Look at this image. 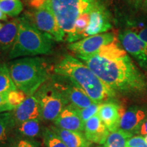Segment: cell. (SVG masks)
Returning a JSON list of instances; mask_svg holds the SVG:
<instances>
[{"label": "cell", "mask_w": 147, "mask_h": 147, "mask_svg": "<svg viewBox=\"0 0 147 147\" xmlns=\"http://www.w3.org/2000/svg\"><path fill=\"white\" fill-rule=\"evenodd\" d=\"M76 57L87 65L113 91L127 95H142L147 90L146 77L119 45L118 40L96 53Z\"/></svg>", "instance_id": "cell-1"}, {"label": "cell", "mask_w": 147, "mask_h": 147, "mask_svg": "<svg viewBox=\"0 0 147 147\" xmlns=\"http://www.w3.org/2000/svg\"><path fill=\"white\" fill-rule=\"evenodd\" d=\"M56 74L68 78L85 92L96 104L115 97L116 92L104 83L81 60L65 55L54 67Z\"/></svg>", "instance_id": "cell-2"}, {"label": "cell", "mask_w": 147, "mask_h": 147, "mask_svg": "<svg viewBox=\"0 0 147 147\" xmlns=\"http://www.w3.org/2000/svg\"><path fill=\"white\" fill-rule=\"evenodd\" d=\"M7 65L17 89L27 96L34 95L49 79L47 63L38 57L17 59L9 62Z\"/></svg>", "instance_id": "cell-3"}, {"label": "cell", "mask_w": 147, "mask_h": 147, "mask_svg": "<svg viewBox=\"0 0 147 147\" xmlns=\"http://www.w3.org/2000/svg\"><path fill=\"white\" fill-rule=\"evenodd\" d=\"M53 40L38 30L28 18H19L17 36L8 57L12 59L50 53L53 49Z\"/></svg>", "instance_id": "cell-4"}, {"label": "cell", "mask_w": 147, "mask_h": 147, "mask_svg": "<svg viewBox=\"0 0 147 147\" xmlns=\"http://www.w3.org/2000/svg\"><path fill=\"white\" fill-rule=\"evenodd\" d=\"M49 8L65 34L72 32L76 20L102 5L100 0H47Z\"/></svg>", "instance_id": "cell-5"}, {"label": "cell", "mask_w": 147, "mask_h": 147, "mask_svg": "<svg viewBox=\"0 0 147 147\" xmlns=\"http://www.w3.org/2000/svg\"><path fill=\"white\" fill-rule=\"evenodd\" d=\"M39 102L41 119L55 121L62 110L69 104L68 101L51 82H46L34 94Z\"/></svg>", "instance_id": "cell-6"}, {"label": "cell", "mask_w": 147, "mask_h": 147, "mask_svg": "<svg viewBox=\"0 0 147 147\" xmlns=\"http://www.w3.org/2000/svg\"><path fill=\"white\" fill-rule=\"evenodd\" d=\"M38 30L44 33L51 39L57 42H62L65 32L60 27L57 20L47 3L36 8L28 18Z\"/></svg>", "instance_id": "cell-7"}, {"label": "cell", "mask_w": 147, "mask_h": 147, "mask_svg": "<svg viewBox=\"0 0 147 147\" xmlns=\"http://www.w3.org/2000/svg\"><path fill=\"white\" fill-rule=\"evenodd\" d=\"M51 82L63 93L71 104L77 108H84L93 104V101L76 84L65 77L56 74L51 76Z\"/></svg>", "instance_id": "cell-8"}, {"label": "cell", "mask_w": 147, "mask_h": 147, "mask_svg": "<svg viewBox=\"0 0 147 147\" xmlns=\"http://www.w3.org/2000/svg\"><path fill=\"white\" fill-rule=\"evenodd\" d=\"M113 33H104L88 36L78 41L69 44L67 48L76 55H86L96 53L104 46L117 40Z\"/></svg>", "instance_id": "cell-9"}, {"label": "cell", "mask_w": 147, "mask_h": 147, "mask_svg": "<svg viewBox=\"0 0 147 147\" xmlns=\"http://www.w3.org/2000/svg\"><path fill=\"white\" fill-rule=\"evenodd\" d=\"M119 40L127 53L134 57L139 65L147 68V44L135 32L126 30L119 35Z\"/></svg>", "instance_id": "cell-10"}, {"label": "cell", "mask_w": 147, "mask_h": 147, "mask_svg": "<svg viewBox=\"0 0 147 147\" xmlns=\"http://www.w3.org/2000/svg\"><path fill=\"white\" fill-rule=\"evenodd\" d=\"M11 113L16 125L29 120H41L39 102L35 95L27 96V98L19 106L11 111Z\"/></svg>", "instance_id": "cell-11"}, {"label": "cell", "mask_w": 147, "mask_h": 147, "mask_svg": "<svg viewBox=\"0 0 147 147\" xmlns=\"http://www.w3.org/2000/svg\"><path fill=\"white\" fill-rule=\"evenodd\" d=\"M146 118V109L140 106H132L124 112L121 117L119 129L133 135L137 134L141 125Z\"/></svg>", "instance_id": "cell-12"}, {"label": "cell", "mask_w": 147, "mask_h": 147, "mask_svg": "<svg viewBox=\"0 0 147 147\" xmlns=\"http://www.w3.org/2000/svg\"><path fill=\"white\" fill-rule=\"evenodd\" d=\"M111 27L107 10L103 4L101 5L90 13L89 24L84 33V38L104 34V32L109 30Z\"/></svg>", "instance_id": "cell-13"}, {"label": "cell", "mask_w": 147, "mask_h": 147, "mask_svg": "<svg viewBox=\"0 0 147 147\" xmlns=\"http://www.w3.org/2000/svg\"><path fill=\"white\" fill-rule=\"evenodd\" d=\"M55 126L74 131H83L84 123L77 113L76 108L68 104L54 121Z\"/></svg>", "instance_id": "cell-14"}, {"label": "cell", "mask_w": 147, "mask_h": 147, "mask_svg": "<svg viewBox=\"0 0 147 147\" xmlns=\"http://www.w3.org/2000/svg\"><path fill=\"white\" fill-rule=\"evenodd\" d=\"M124 112L114 102H106L100 104L97 115L110 132L118 129L121 117Z\"/></svg>", "instance_id": "cell-15"}, {"label": "cell", "mask_w": 147, "mask_h": 147, "mask_svg": "<svg viewBox=\"0 0 147 147\" xmlns=\"http://www.w3.org/2000/svg\"><path fill=\"white\" fill-rule=\"evenodd\" d=\"M84 136L91 143L104 144L110 131L103 123L98 115L89 119L84 123Z\"/></svg>", "instance_id": "cell-16"}, {"label": "cell", "mask_w": 147, "mask_h": 147, "mask_svg": "<svg viewBox=\"0 0 147 147\" xmlns=\"http://www.w3.org/2000/svg\"><path fill=\"white\" fill-rule=\"evenodd\" d=\"M19 18L9 21L0 29V57L10 51L15 42L18 33Z\"/></svg>", "instance_id": "cell-17"}, {"label": "cell", "mask_w": 147, "mask_h": 147, "mask_svg": "<svg viewBox=\"0 0 147 147\" xmlns=\"http://www.w3.org/2000/svg\"><path fill=\"white\" fill-rule=\"evenodd\" d=\"M51 129L59 136L67 147H89L91 143L80 131H69L53 125Z\"/></svg>", "instance_id": "cell-18"}, {"label": "cell", "mask_w": 147, "mask_h": 147, "mask_svg": "<svg viewBox=\"0 0 147 147\" xmlns=\"http://www.w3.org/2000/svg\"><path fill=\"white\" fill-rule=\"evenodd\" d=\"M16 127L11 111L0 113V147L8 143L12 130Z\"/></svg>", "instance_id": "cell-19"}, {"label": "cell", "mask_w": 147, "mask_h": 147, "mask_svg": "<svg viewBox=\"0 0 147 147\" xmlns=\"http://www.w3.org/2000/svg\"><path fill=\"white\" fill-rule=\"evenodd\" d=\"M132 136L133 134L118 129L110 132L104 147H126L127 142Z\"/></svg>", "instance_id": "cell-20"}, {"label": "cell", "mask_w": 147, "mask_h": 147, "mask_svg": "<svg viewBox=\"0 0 147 147\" xmlns=\"http://www.w3.org/2000/svg\"><path fill=\"white\" fill-rule=\"evenodd\" d=\"M16 130L18 134L26 138L38 137L41 131L40 119H34L25 121L16 127Z\"/></svg>", "instance_id": "cell-21"}, {"label": "cell", "mask_w": 147, "mask_h": 147, "mask_svg": "<svg viewBox=\"0 0 147 147\" xmlns=\"http://www.w3.org/2000/svg\"><path fill=\"white\" fill-rule=\"evenodd\" d=\"M17 89L10 77L6 63H0V93H6Z\"/></svg>", "instance_id": "cell-22"}, {"label": "cell", "mask_w": 147, "mask_h": 147, "mask_svg": "<svg viewBox=\"0 0 147 147\" xmlns=\"http://www.w3.org/2000/svg\"><path fill=\"white\" fill-rule=\"evenodd\" d=\"M0 10L10 17H16L23 10L21 0H0Z\"/></svg>", "instance_id": "cell-23"}, {"label": "cell", "mask_w": 147, "mask_h": 147, "mask_svg": "<svg viewBox=\"0 0 147 147\" xmlns=\"http://www.w3.org/2000/svg\"><path fill=\"white\" fill-rule=\"evenodd\" d=\"M42 134L45 147H67L51 127L45 128Z\"/></svg>", "instance_id": "cell-24"}, {"label": "cell", "mask_w": 147, "mask_h": 147, "mask_svg": "<svg viewBox=\"0 0 147 147\" xmlns=\"http://www.w3.org/2000/svg\"><path fill=\"white\" fill-rule=\"evenodd\" d=\"M101 104H96L93 103L91 106H88L84 108H77V113H78L79 116L84 123H85L87 120L93 117V116L97 115L99 111Z\"/></svg>", "instance_id": "cell-25"}, {"label": "cell", "mask_w": 147, "mask_h": 147, "mask_svg": "<svg viewBox=\"0 0 147 147\" xmlns=\"http://www.w3.org/2000/svg\"><path fill=\"white\" fill-rule=\"evenodd\" d=\"M27 95L25 93L18 89L11 91L8 93V102L14 108L19 106L27 98Z\"/></svg>", "instance_id": "cell-26"}, {"label": "cell", "mask_w": 147, "mask_h": 147, "mask_svg": "<svg viewBox=\"0 0 147 147\" xmlns=\"http://www.w3.org/2000/svg\"><path fill=\"white\" fill-rule=\"evenodd\" d=\"M126 147H147L144 137L141 136H132L127 142Z\"/></svg>", "instance_id": "cell-27"}, {"label": "cell", "mask_w": 147, "mask_h": 147, "mask_svg": "<svg viewBox=\"0 0 147 147\" xmlns=\"http://www.w3.org/2000/svg\"><path fill=\"white\" fill-rule=\"evenodd\" d=\"M14 109L8 102V93H0V113L12 111Z\"/></svg>", "instance_id": "cell-28"}, {"label": "cell", "mask_w": 147, "mask_h": 147, "mask_svg": "<svg viewBox=\"0 0 147 147\" xmlns=\"http://www.w3.org/2000/svg\"><path fill=\"white\" fill-rule=\"evenodd\" d=\"M12 147H40V144L31 140L21 139L16 141Z\"/></svg>", "instance_id": "cell-29"}, {"label": "cell", "mask_w": 147, "mask_h": 147, "mask_svg": "<svg viewBox=\"0 0 147 147\" xmlns=\"http://www.w3.org/2000/svg\"><path fill=\"white\" fill-rule=\"evenodd\" d=\"M142 41L146 42L147 44V27L140 29L138 32H136Z\"/></svg>", "instance_id": "cell-30"}, {"label": "cell", "mask_w": 147, "mask_h": 147, "mask_svg": "<svg viewBox=\"0 0 147 147\" xmlns=\"http://www.w3.org/2000/svg\"><path fill=\"white\" fill-rule=\"evenodd\" d=\"M137 134H139V135H140L141 136L143 137H144L145 136L147 135V118L145 119V121L141 125Z\"/></svg>", "instance_id": "cell-31"}, {"label": "cell", "mask_w": 147, "mask_h": 147, "mask_svg": "<svg viewBox=\"0 0 147 147\" xmlns=\"http://www.w3.org/2000/svg\"><path fill=\"white\" fill-rule=\"evenodd\" d=\"M129 2L133 5L135 8H139L140 5H142L144 0H128Z\"/></svg>", "instance_id": "cell-32"}, {"label": "cell", "mask_w": 147, "mask_h": 147, "mask_svg": "<svg viewBox=\"0 0 147 147\" xmlns=\"http://www.w3.org/2000/svg\"><path fill=\"white\" fill-rule=\"evenodd\" d=\"M7 19H8V16L0 10V20L1 21H7Z\"/></svg>", "instance_id": "cell-33"}, {"label": "cell", "mask_w": 147, "mask_h": 147, "mask_svg": "<svg viewBox=\"0 0 147 147\" xmlns=\"http://www.w3.org/2000/svg\"><path fill=\"white\" fill-rule=\"evenodd\" d=\"M142 6L145 10L147 11V0H144V2H143V3H142Z\"/></svg>", "instance_id": "cell-34"}, {"label": "cell", "mask_w": 147, "mask_h": 147, "mask_svg": "<svg viewBox=\"0 0 147 147\" xmlns=\"http://www.w3.org/2000/svg\"><path fill=\"white\" fill-rule=\"evenodd\" d=\"M144 140H145V141H146V142L147 143V135L144 136Z\"/></svg>", "instance_id": "cell-35"}, {"label": "cell", "mask_w": 147, "mask_h": 147, "mask_svg": "<svg viewBox=\"0 0 147 147\" xmlns=\"http://www.w3.org/2000/svg\"><path fill=\"white\" fill-rule=\"evenodd\" d=\"M3 24H1V23H0V29H1V28H2V27H3Z\"/></svg>", "instance_id": "cell-36"}]
</instances>
